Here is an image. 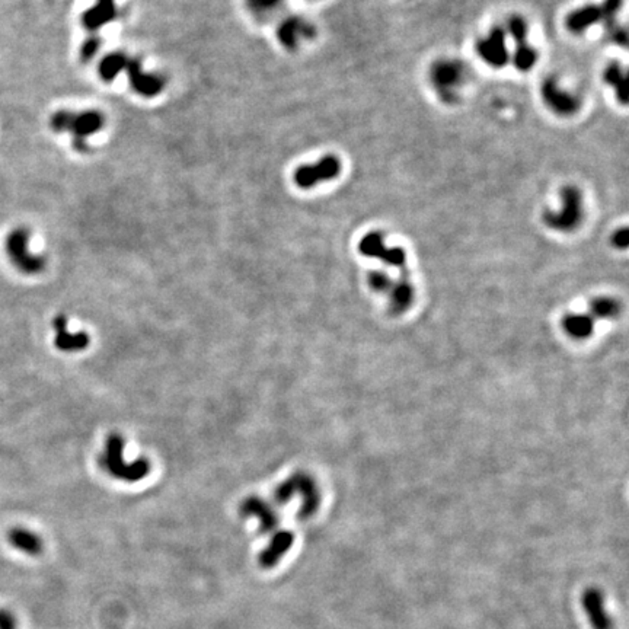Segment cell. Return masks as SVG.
I'll list each match as a JSON object with an SVG mask.
<instances>
[{"instance_id":"1","label":"cell","mask_w":629,"mask_h":629,"mask_svg":"<svg viewBox=\"0 0 629 629\" xmlns=\"http://www.w3.org/2000/svg\"><path fill=\"white\" fill-rule=\"evenodd\" d=\"M105 119L99 111H69L62 109L53 114L50 120L55 133H69L73 148L77 152H87L88 138L102 130Z\"/></svg>"},{"instance_id":"2","label":"cell","mask_w":629,"mask_h":629,"mask_svg":"<svg viewBox=\"0 0 629 629\" xmlns=\"http://www.w3.org/2000/svg\"><path fill=\"white\" fill-rule=\"evenodd\" d=\"M124 446L126 442L120 434H109L104 444V452L101 454V466L119 481L124 482H138L145 479L151 472V462L145 457H140L133 462L124 461Z\"/></svg>"},{"instance_id":"3","label":"cell","mask_w":629,"mask_h":629,"mask_svg":"<svg viewBox=\"0 0 629 629\" xmlns=\"http://www.w3.org/2000/svg\"><path fill=\"white\" fill-rule=\"evenodd\" d=\"M300 497L299 518L307 519L318 511L321 504V494L317 482L307 474L297 472L283 481L274 491V498L278 504H288L293 497Z\"/></svg>"},{"instance_id":"4","label":"cell","mask_w":629,"mask_h":629,"mask_svg":"<svg viewBox=\"0 0 629 629\" xmlns=\"http://www.w3.org/2000/svg\"><path fill=\"white\" fill-rule=\"evenodd\" d=\"M561 206L557 212L543 213V223L557 232H573L584 219L581 191L574 185H565L559 192Z\"/></svg>"},{"instance_id":"5","label":"cell","mask_w":629,"mask_h":629,"mask_svg":"<svg viewBox=\"0 0 629 629\" xmlns=\"http://www.w3.org/2000/svg\"><path fill=\"white\" fill-rule=\"evenodd\" d=\"M430 83L442 101L453 104L465 84L466 69L462 62L454 59H440L430 67Z\"/></svg>"},{"instance_id":"6","label":"cell","mask_w":629,"mask_h":629,"mask_svg":"<svg viewBox=\"0 0 629 629\" xmlns=\"http://www.w3.org/2000/svg\"><path fill=\"white\" fill-rule=\"evenodd\" d=\"M31 234L25 227H18L6 238V252L12 264L26 275H35L44 271L45 260L30 251Z\"/></svg>"},{"instance_id":"7","label":"cell","mask_w":629,"mask_h":629,"mask_svg":"<svg viewBox=\"0 0 629 629\" xmlns=\"http://www.w3.org/2000/svg\"><path fill=\"white\" fill-rule=\"evenodd\" d=\"M342 169L341 160L334 156L328 155L321 158L314 163L302 165L295 170V184L302 190H310L322 182L332 181L339 177Z\"/></svg>"},{"instance_id":"8","label":"cell","mask_w":629,"mask_h":629,"mask_svg":"<svg viewBox=\"0 0 629 629\" xmlns=\"http://www.w3.org/2000/svg\"><path fill=\"white\" fill-rule=\"evenodd\" d=\"M543 104L559 117H573L581 109V99L576 94L562 88L554 77L543 80L540 87Z\"/></svg>"},{"instance_id":"9","label":"cell","mask_w":629,"mask_h":629,"mask_svg":"<svg viewBox=\"0 0 629 629\" xmlns=\"http://www.w3.org/2000/svg\"><path fill=\"white\" fill-rule=\"evenodd\" d=\"M505 35V31L497 26L476 43V54L483 63L496 69L504 67L508 63L510 51Z\"/></svg>"},{"instance_id":"10","label":"cell","mask_w":629,"mask_h":629,"mask_svg":"<svg viewBox=\"0 0 629 629\" xmlns=\"http://www.w3.org/2000/svg\"><path fill=\"white\" fill-rule=\"evenodd\" d=\"M359 249L368 258H378L399 270H405V252L401 248H388L379 232L367 234L359 245Z\"/></svg>"},{"instance_id":"11","label":"cell","mask_w":629,"mask_h":629,"mask_svg":"<svg viewBox=\"0 0 629 629\" xmlns=\"http://www.w3.org/2000/svg\"><path fill=\"white\" fill-rule=\"evenodd\" d=\"M124 72L128 76L131 88L141 97L145 98L158 97L165 88V79L156 73L145 72L138 59L128 57Z\"/></svg>"},{"instance_id":"12","label":"cell","mask_w":629,"mask_h":629,"mask_svg":"<svg viewBox=\"0 0 629 629\" xmlns=\"http://www.w3.org/2000/svg\"><path fill=\"white\" fill-rule=\"evenodd\" d=\"M317 34L313 25L300 16H289L280 22L277 28V40L285 48L295 51L302 41L310 40Z\"/></svg>"},{"instance_id":"13","label":"cell","mask_w":629,"mask_h":629,"mask_svg":"<svg viewBox=\"0 0 629 629\" xmlns=\"http://www.w3.org/2000/svg\"><path fill=\"white\" fill-rule=\"evenodd\" d=\"M581 606L593 629H613V619L608 612L602 590L597 587L587 589L581 596Z\"/></svg>"},{"instance_id":"14","label":"cell","mask_w":629,"mask_h":629,"mask_svg":"<svg viewBox=\"0 0 629 629\" xmlns=\"http://www.w3.org/2000/svg\"><path fill=\"white\" fill-rule=\"evenodd\" d=\"M54 346L63 353H79L87 350L91 344V338L87 332H70L67 329V318L65 314H57L53 321Z\"/></svg>"},{"instance_id":"15","label":"cell","mask_w":629,"mask_h":629,"mask_svg":"<svg viewBox=\"0 0 629 629\" xmlns=\"http://www.w3.org/2000/svg\"><path fill=\"white\" fill-rule=\"evenodd\" d=\"M241 514L244 518H252L258 520L260 532L271 533L278 526V514L274 507L261 497H248L242 501Z\"/></svg>"},{"instance_id":"16","label":"cell","mask_w":629,"mask_h":629,"mask_svg":"<svg viewBox=\"0 0 629 629\" xmlns=\"http://www.w3.org/2000/svg\"><path fill=\"white\" fill-rule=\"evenodd\" d=\"M295 543V533L290 530H280L275 532L268 545L261 551L258 557V562L263 568H273L275 567L283 557L288 554Z\"/></svg>"},{"instance_id":"17","label":"cell","mask_w":629,"mask_h":629,"mask_svg":"<svg viewBox=\"0 0 629 629\" xmlns=\"http://www.w3.org/2000/svg\"><path fill=\"white\" fill-rule=\"evenodd\" d=\"M119 16L116 0H97V4L82 15V23L92 34Z\"/></svg>"},{"instance_id":"18","label":"cell","mask_w":629,"mask_h":629,"mask_svg":"<svg viewBox=\"0 0 629 629\" xmlns=\"http://www.w3.org/2000/svg\"><path fill=\"white\" fill-rule=\"evenodd\" d=\"M8 542L11 547L28 557H38L44 549L41 536L26 527H13L8 533Z\"/></svg>"},{"instance_id":"19","label":"cell","mask_w":629,"mask_h":629,"mask_svg":"<svg viewBox=\"0 0 629 629\" xmlns=\"http://www.w3.org/2000/svg\"><path fill=\"white\" fill-rule=\"evenodd\" d=\"M602 21L603 15L600 5H586L568 13V16L565 18V26L569 33L581 34L587 31L590 26Z\"/></svg>"},{"instance_id":"20","label":"cell","mask_w":629,"mask_h":629,"mask_svg":"<svg viewBox=\"0 0 629 629\" xmlns=\"http://www.w3.org/2000/svg\"><path fill=\"white\" fill-rule=\"evenodd\" d=\"M593 324H594V319L590 317V313L589 314H580V313L568 314V317L564 318V322H562L565 332L576 339L589 338L593 332Z\"/></svg>"},{"instance_id":"21","label":"cell","mask_w":629,"mask_h":629,"mask_svg":"<svg viewBox=\"0 0 629 629\" xmlns=\"http://www.w3.org/2000/svg\"><path fill=\"white\" fill-rule=\"evenodd\" d=\"M389 293H390V307L395 313L405 312L411 306L414 297V289L408 278L396 281V284H393V288Z\"/></svg>"},{"instance_id":"22","label":"cell","mask_w":629,"mask_h":629,"mask_svg":"<svg viewBox=\"0 0 629 629\" xmlns=\"http://www.w3.org/2000/svg\"><path fill=\"white\" fill-rule=\"evenodd\" d=\"M603 79L613 88L619 102L625 105L628 102V84L622 66L619 63H611L603 72Z\"/></svg>"},{"instance_id":"23","label":"cell","mask_w":629,"mask_h":629,"mask_svg":"<svg viewBox=\"0 0 629 629\" xmlns=\"http://www.w3.org/2000/svg\"><path fill=\"white\" fill-rule=\"evenodd\" d=\"M128 55L123 53H111L105 55L99 63V75L105 82H112L121 72H124Z\"/></svg>"},{"instance_id":"24","label":"cell","mask_w":629,"mask_h":629,"mask_svg":"<svg viewBox=\"0 0 629 629\" xmlns=\"http://www.w3.org/2000/svg\"><path fill=\"white\" fill-rule=\"evenodd\" d=\"M537 63V51L529 44H518L513 54V65L519 72H529Z\"/></svg>"},{"instance_id":"25","label":"cell","mask_w":629,"mask_h":629,"mask_svg":"<svg viewBox=\"0 0 629 629\" xmlns=\"http://www.w3.org/2000/svg\"><path fill=\"white\" fill-rule=\"evenodd\" d=\"M619 313V305L609 297H600L591 302L590 306V317L593 319H606V318H615Z\"/></svg>"},{"instance_id":"26","label":"cell","mask_w":629,"mask_h":629,"mask_svg":"<svg viewBox=\"0 0 629 629\" xmlns=\"http://www.w3.org/2000/svg\"><path fill=\"white\" fill-rule=\"evenodd\" d=\"M283 2L284 0H246V5L255 16L268 18L281 8Z\"/></svg>"},{"instance_id":"27","label":"cell","mask_w":629,"mask_h":629,"mask_svg":"<svg viewBox=\"0 0 629 629\" xmlns=\"http://www.w3.org/2000/svg\"><path fill=\"white\" fill-rule=\"evenodd\" d=\"M507 33L516 45L527 43V23L522 16H513L508 19Z\"/></svg>"},{"instance_id":"28","label":"cell","mask_w":629,"mask_h":629,"mask_svg":"<svg viewBox=\"0 0 629 629\" xmlns=\"http://www.w3.org/2000/svg\"><path fill=\"white\" fill-rule=\"evenodd\" d=\"M622 2L623 0H605V2L600 5V9H602V15H603L602 22H605L609 31H613L615 28L618 26L615 22V18L618 16V13L622 8Z\"/></svg>"},{"instance_id":"29","label":"cell","mask_w":629,"mask_h":629,"mask_svg":"<svg viewBox=\"0 0 629 629\" xmlns=\"http://www.w3.org/2000/svg\"><path fill=\"white\" fill-rule=\"evenodd\" d=\"M370 288L378 293H389L393 288V281L385 271H373L368 275Z\"/></svg>"},{"instance_id":"30","label":"cell","mask_w":629,"mask_h":629,"mask_svg":"<svg viewBox=\"0 0 629 629\" xmlns=\"http://www.w3.org/2000/svg\"><path fill=\"white\" fill-rule=\"evenodd\" d=\"M99 45H101V43H99V40H98L95 35H92L91 38H88L87 41L83 43L82 50H80V57H82V59H83L84 62H89L91 59H94L95 54H97L98 50H99Z\"/></svg>"},{"instance_id":"31","label":"cell","mask_w":629,"mask_h":629,"mask_svg":"<svg viewBox=\"0 0 629 629\" xmlns=\"http://www.w3.org/2000/svg\"><path fill=\"white\" fill-rule=\"evenodd\" d=\"M0 629H19L15 615L4 608H0Z\"/></svg>"},{"instance_id":"32","label":"cell","mask_w":629,"mask_h":629,"mask_svg":"<svg viewBox=\"0 0 629 629\" xmlns=\"http://www.w3.org/2000/svg\"><path fill=\"white\" fill-rule=\"evenodd\" d=\"M612 244L616 248H619V249H625L628 246V231H626V227H622V229H619V231H616L613 234Z\"/></svg>"}]
</instances>
